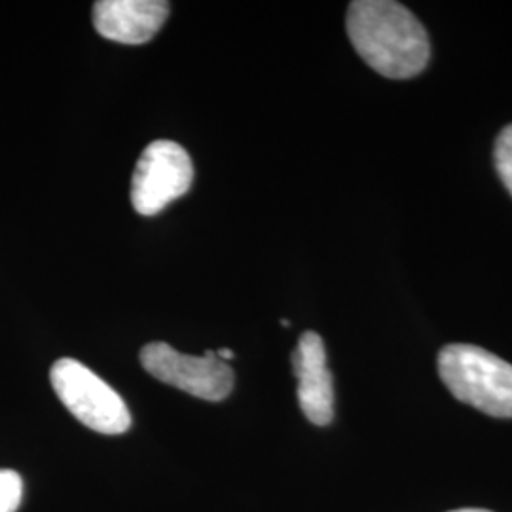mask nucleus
<instances>
[{
  "label": "nucleus",
  "instance_id": "5",
  "mask_svg": "<svg viewBox=\"0 0 512 512\" xmlns=\"http://www.w3.org/2000/svg\"><path fill=\"white\" fill-rule=\"evenodd\" d=\"M141 365L156 380L211 403L224 401L236 380L234 370L217 357V351L194 357L165 342H152L141 349Z\"/></svg>",
  "mask_w": 512,
  "mask_h": 512
},
{
  "label": "nucleus",
  "instance_id": "4",
  "mask_svg": "<svg viewBox=\"0 0 512 512\" xmlns=\"http://www.w3.org/2000/svg\"><path fill=\"white\" fill-rule=\"evenodd\" d=\"M192 183L194 165L190 154L175 141H154L143 150L133 171V209L143 217H154L184 196Z\"/></svg>",
  "mask_w": 512,
  "mask_h": 512
},
{
  "label": "nucleus",
  "instance_id": "8",
  "mask_svg": "<svg viewBox=\"0 0 512 512\" xmlns=\"http://www.w3.org/2000/svg\"><path fill=\"white\" fill-rule=\"evenodd\" d=\"M495 169L512 196V124L503 129L495 141Z\"/></svg>",
  "mask_w": 512,
  "mask_h": 512
},
{
  "label": "nucleus",
  "instance_id": "1",
  "mask_svg": "<svg viewBox=\"0 0 512 512\" xmlns=\"http://www.w3.org/2000/svg\"><path fill=\"white\" fill-rule=\"evenodd\" d=\"M346 29L355 52L385 78H412L429 63L431 44L427 31L420 19L399 2H351Z\"/></svg>",
  "mask_w": 512,
  "mask_h": 512
},
{
  "label": "nucleus",
  "instance_id": "3",
  "mask_svg": "<svg viewBox=\"0 0 512 512\" xmlns=\"http://www.w3.org/2000/svg\"><path fill=\"white\" fill-rule=\"evenodd\" d=\"M55 395L76 420L103 435H122L131 427L124 399L80 361L63 357L50 372Z\"/></svg>",
  "mask_w": 512,
  "mask_h": 512
},
{
  "label": "nucleus",
  "instance_id": "6",
  "mask_svg": "<svg viewBox=\"0 0 512 512\" xmlns=\"http://www.w3.org/2000/svg\"><path fill=\"white\" fill-rule=\"evenodd\" d=\"M293 370L298 380L296 395L304 416L313 425H329L334 418V387L325 342L317 332L308 330L300 336L293 353Z\"/></svg>",
  "mask_w": 512,
  "mask_h": 512
},
{
  "label": "nucleus",
  "instance_id": "7",
  "mask_svg": "<svg viewBox=\"0 0 512 512\" xmlns=\"http://www.w3.org/2000/svg\"><path fill=\"white\" fill-rule=\"evenodd\" d=\"M169 10L165 0H99L93 4V27L112 42L145 44L160 33Z\"/></svg>",
  "mask_w": 512,
  "mask_h": 512
},
{
  "label": "nucleus",
  "instance_id": "10",
  "mask_svg": "<svg viewBox=\"0 0 512 512\" xmlns=\"http://www.w3.org/2000/svg\"><path fill=\"white\" fill-rule=\"evenodd\" d=\"M217 357L226 363L228 359H234V351L226 348L219 349V351H217Z\"/></svg>",
  "mask_w": 512,
  "mask_h": 512
},
{
  "label": "nucleus",
  "instance_id": "2",
  "mask_svg": "<svg viewBox=\"0 0 512 512\" xmlns=\"http://www.w3.org/2000/svg\"><path fill=\"white\" fill-rule=\"evenodd\" d=\"M440 380L461 403L494 418H512V365L473 344L439 353Z\"/></svg>",
  "mask_w": 512,
  "mask_h": 512
},
{
  "label": "nucleus",
  "instance_id": "11",
  "mask_svg": "<svg viewBox=\"0 0 512 512\" xmlns=\"http://www.w3.org/2000/svg\"><path fill=\"white\" fill-rule=\"evenodd\" d=\"M450 512H492V511H488V509H458V511H450Z\"/></svg>",
  "mask_w": 512,
  "mask_h": 512
},
{
  "label": "nucleus",
  "instance_id": "9",
  "mask_svg": "<svg viewBox=\"0 0 512 512\" xmlns=\"http://www.w3.org/2000/svg\"><path fill=\"white\" fill-rule=\"evenodd\" d=\"M23 499V480L16 471L0 469V512H16Z\"/></svg>",
  "mask_w": 512,
  "mask_h": 512
}]
</instances>
